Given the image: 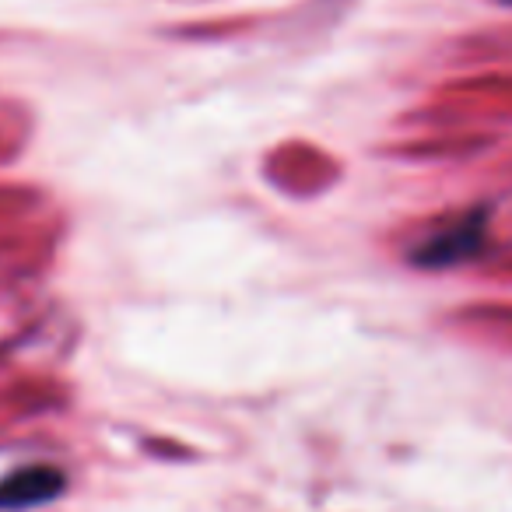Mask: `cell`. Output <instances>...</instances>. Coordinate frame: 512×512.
Segmentation results:
<instances>
[{
    "mask_svg": "<svg viewBox=\"0 0 512 512\" xmlns=\"http://www.w3.org/2000/svg\"><path fill=\"white\" fill-rule=\"evenodd\" d=\"M484 235H488V211H470L453 218L446 228L425 235L418 246L411 249V264L425 267V271H446V267H456L463 260L481 249Z\"/></svg>",
    "mask_w": 512,
    "mask_h": 512,
    "instance_id": "6da1fadb",
    "label": "cell"
},
{
    "mask_svg": "<svg viewBox=\"0 0 512 512\" xmlns=\"http://www.w3.org/2000/svg\"><path fill=\"white\" fill-rule=\"evenodd\" d=\"M57 495H64V474L46 463L22 467L0 481V509L4 512H25L32 505L53 502Z\"/></svg>",
    "mask_w": 512,
    "mask_h": 512,
    "instance_id": "7a4b0ae2",
    "label": "cell"
},
{
    "mask_svg": "<svg viewBox=\"0 0 512 512\" xmlns=\"http://www.w3.org/2000/svg\"><path fill=\"white\" fill-rule=\"evenodd\" d=\"M505 4H512V0H505Z\"/></svg>",
    "mask_w": 512,
    "mask_h": 512,
    "instance_id": "3957f363",
    "label": "cell"
}]
</instances>
